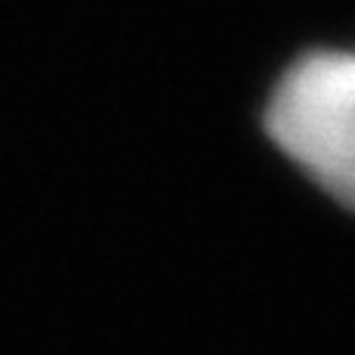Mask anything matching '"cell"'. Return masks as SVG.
Segmentation results:
<instances>
[{"mask_svg":"<svg viewBox=\"0 0 355 355\" xmlns=\"http://www.w3.org/2000/svg\"><path fill=\"white\" fill-rule=\"evenodd\" d=\"M271 141L327 196L355 212V53L302 56L265 110Z\"/></svg>","mask_w":355,"mask_h":355,"instance_id":"obj_1","label":"cell"}]
</instances>
